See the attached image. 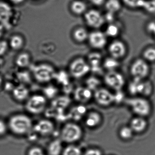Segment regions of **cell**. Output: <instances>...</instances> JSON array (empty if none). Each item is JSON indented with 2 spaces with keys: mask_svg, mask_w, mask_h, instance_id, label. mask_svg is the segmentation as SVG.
Here are the masks:
<instances>
[{
  "mask_svg": "<svg viewBox=\"0 0 155 155\" xmlns=\"http://www.w3.org/2000/svg\"><path fill=\"white\" fill-rule=\"evenodd\" d=\"M145 0H123L125 5L132 8H142Z\"/></svg>",
  "mask_w": 155,
  "mask_h": 155,
  "instance_id": "36",
  "label": "cell"
},
{
  "mask_svg": "<svg viewBox=\"0 0 155 155\" xmlns=\"http://www.w3.org/2000/svg\"><path fill=\"white\" fill-rule=\"evenodd\" d=\"M90 71V67L87 61L81 58L74 60L71 63L69 68L70 75L76 79L83 78Z\"/></svg>",
  "mask_w": 155,
  "mask_h": 155,
  "instance_id": "7",
  "label": "cell"
},
{
  "mask_svg": "<svg viewBox=\"0 0 155 155\" xmlns=\"http://www.w3.org/2000/svg\"><path fill=\"white\" fill-rule=\"evenodd\" d=\"M61 155H82L81 149L78 146L69 144L63 148Z\"/></svg>",
  "mask_w": 155,
  "mask_h": 155,
  "instance_id": "31",
  "label": "cell"
},
{
  "mask_svg": "<svg viewBox=\"0 0 155 155\" xmlns=\"http://www.w3.org/2000/svg\"><path fill=\"white\" fill-rule=\"evenodd\" d=\"M69 73L64 71L61 70L57 71L54 81H55L58 84L66 87L69 85Z\"/></svg>",
  "mask_w": 155,
  "mask_h": 155,
  "instance_id": "25",
  "label": "cell"
},
{
  "mask_svg": "<svg viewBox=\"0 0 155 155\" xmlns=\"http://www.w3.org/2000/svg\"><path fill=\"white\" fill-rule=\"evenodd\" d=\"M31 62V57L27 52H22L18 55L15 59V64L21 69H26L29 67Z\"/></svg>",
  "mask_w": 155,
  "mask_h": 155,
  "instance_id": "21",
  "label": "cell"
},
{
  "mask_svg": "<svg viewBox=\"0 0 155 155\" xmlns=\"http://www.w3.org/2000/svg\"><path fill=\"white\" fill-rule=\"evenodd\" d=\"M9 46V43L6 41H0V57H2L6 54L8 48Z\"/></svg>",
  "mask_w": 155,
  "mask_h": 155,
  "instance_id": "41",
  "label": "cell"
},
{
  "mask_svg": "<svg viewBox=\"0 0 155 155\" xmlns=\"http://www.w3.org/2000/svg\"><path fill=\"white\" fill-rule=\"evenodd\" d=\"M88 40L92 48L99 49L106 46L107 42V36L105 33L99 31H96L90 33Z\"/></svg>",
  "mask_w": 155,
  "mask_h": 155,
  "instance_id": "14",
  "label": "cell"
},
{
  "mask_svg": "<svg viewBox=\"0 0 155 155\" xmlns=\"http://www.w3.org/2000/svg\"><path fill=\"white\" fill-rule=\"evenodd\" d=\"M125 98L124 93L121 90L116 91V93L114 94V103H120Z\"/></svg>",
  "mask_w": 155,
  "mask_h": 155,
  "instance_id": "40",
  "label": "cell"
},
{
  "mask_svg": "<svg viewBox=\"0 0 155 155\" xmlns=\"http://www.w3.org/2000/svg\"><path fill=\"white\" fill-rule=\"evenodd\" d=\"M63 142L59 138H56L50 141L47 146L48 155H61L63 148Z\"/></svg>",
  "mask_w": 155,
  "mask_h": 155,
  "instance_id": "18",
  "label": "cell"
},
{
  "mask_svg": "<svg viewBox=\"0 0 155 155\" xmlns=\"http://www.w3.org/2000/svg\"><path fill=\"white\" fill-rule=\"evenodd\" d=\"M85 20L88 26L94 28H99L102 27L105 21L104 16L98 11L90 10L85 13Z\"/></svg>",
  "mask_w": 155,
  "mask_h": 155,
  "instance_id": "11",
  "label": "cell"
},
{
  "mask_svg": "<svg viewBox=\"0 0 155 155\" xmlns=\"http://www.w3.org/2000/svg\"><path fill=\"white\" fill-rule=\"evenodd\" d=\"M24 105L29 115H41L45 113L48 109V100L42 93H35L31 95Z\"/></svg>",
  "mask_w": 155,
  "mask_h": 155,
  "instance_id": "3",
  "label": "cell"
},
{
  "mask_svg": "<svg viewBox=\"0 0 155 155\" xmlns=\"http://www.w3.org/2000/svg\"><path fill=\"white\" fill-rule=\"evenodd\" d=\"M42 94L46 97L48 100H53L58 97V89L56 86L50 83L45 85V87L43 88Z\"/></svg>",
  "mask_w": 155,
  "mask_h": 155,
  "instance_id": "24",
  "label": "cell"
},
{
  "mask_svg": "<svg viewBox=\"0 0 155 155\" xmlns=\"http://www.w3.org/2000/svg\"><path fill=\"white\" fill-rule=\"evenodd\" d=\"M142 8L149 13L155 12V0H145Z\"/></svg>",
  "mask_w": 155,
  "mask_h": 155,
  "instance_id": "38",
  "label": "cell"
},
{
  "mask_svg": "<svg viewBox=\"0 0 155 155\" xmlns=\"http://www.w3.org/2000/svg\"><path fill=\"white\" fill-rule=\"evenodd\" d=\"M134 133V131L129 126L122 127L119 131L120 137L125 140H129L132 138Z\"/></svg>",
  "mask_w": 155,
  "mask_h": 155,
  "instance_id": "32",
  "label": "cell"
},
{
  "mask_svg": "<svg viewBox=\"0 0 155 155\" xmlns=\"http://www.w3.org/2000/svg\"><path fill=\"white\" fill-rule=\"evenodd\" d=\"M93 97L96 102L102 107H109L114 103V93L105 88L100 87L94 91Z\"/></svg>",
  "mask_w": 155,
  "mask_h": 155,
  "instance_id": "10",
  "label": "cell"
},
{
  "mask_svg": "<svg viewBox=\"0 0 155 155\" xmlns=\"http://www.w3.org/2000/svg\"><path fill=\"white\" fill-rule=\"evenodd\" d=\"M154 36H155V34H154Z\"/></svg>",
  "mask_w": 155,
  "mask_h": 155,
  "instance_id": "49",
  "label": "cell"
},
{
  "mask_svg": "<svg viewBox=\"0 0 155 155\" xmlns=\"http://www.w3.org/2000/svg\"><path fill=\"white\" fill-rule=\"evenodd\" d=\"M16 79L18 84H23L28 86L33 79L31 72L28 71L25 69H21V71L17 73Z\"/></svg>",
  "mask_w": 155,
  "mask_h": 155,
  "instance_id": "22",
  "label": "cell"
},
{
  "mask_svg": "<svg viewBox=\"0 0 155 155\" xmlns=\"http://www.w3.org/2000/svg\"><path fill=\"white\" fill-rule=\"evenodd\" d=\"M104 18L105 22H108L109 24L114 23L115 19V14L107 12L106 15L104 16Z\"/></svg>",
  "mask_w": 155,
  "mask_h": 155,
  "instance_id": "43",
  "label": "cell"
},
{
  "mask_svg": "<svg viewBox=\"0 0 155 155\" xmlns=\"http://www.w3.org/2000/svg\"><path fill=\"white\" fill-rule=\"evenodd\" d=\"M57 71L50 64L41 63L34 65L31 72L33 80L40 84L46 85L54 81Z\"/></svg>",
  "mask_w": 155,
  "mask_h": 155,
  "instance_id": "2",
  "label": "cell"
},
{
  "mask_svg": "<svg viewBox=\"0 0 155 155\" xmlns=\"http://www.w3.org/2000/svg\"><path fill=\"white\" fill-rule=\"evenodd\" d=\"M120 63L118 59L112 57L106 58L103 62V66L108 71H115L119 67Z\"/></svg>",
  "mask_w": 155,
  "mask_h": 155,
  "instance_id": "30",
  "label": "cell"
},
{
  "mask_svg": "<svg viewBox=\"0 0 155 155\" xmlns=\"http://www.w3.org/2000/svg\"><path fill=\"white\" fill-rule=\"evenodd\" d=\"M143 58L147 62H153L155 61V48H150L147 49L143 52Z\"/></svg>",
  "mask_w": 155,
  "mask_h": 155,
  "instance_id": "35",
  "label": "cell"
},
{
  "mask_svg": "<svg viewBox=\"0 0 155 155\" xmlns=\"http://www.w3.org/2000/svg\"><path fill=\"white\" fill-rule=\"evenodd\" d=\"M119 28L118 26L114 23L109 24L105 31V34L107 37L114 38L118 36L120 33Z\"/></svg>",
  "mask_w": 155,
  "mask_h": 155,
  "instance_id": "33",
  "label": "cell"
},
{
  "mask_svg": "<svg viewBox=\"0 0 155 155\" xmlns=\"http://www.w3.org/2000/svg\"><path fill=\"white\" fill-rule=\"evenodd\" d=\"M101 82L96 77L89 78L86 81V87L92 91H95L100 87Z\"/></svg>",
  "mask_w": 155,
  "mask_h": 155,
  "instance_id": "34",
  "label": "cell"
},
{
  "mask_svg": "<svg viewBox=\"0 0 155 155\" xmlns=\"http://www.w3.org/2000/svg\"><path fill=\"white\" fill-rule=\"evenodd\" d=\"M105 8L108 12L117 13L121 8V4L119 0H107L105 3Z\"/></svg>",
  "mask_w": 155,
  "mask_h": 155,
  "instance_id": "29",
  "label": "cell"
},
{
  "mask_svg": "<svg viewBox=\"0 0 155 155\" xmlns=\"http://www.w3.org/2000/svg\"><path fill=\"white\" fill-rule=\"evenodd\" d=\"M83 155H102V153L98 149L90 148L85 151Z\"/></svg>",
  "mask_w": 155,
  "mask_h": 155,
  "instance_id": "42",
  "label": "cell"
},
{
  "mask_svg": "<svg viewBox=\"0 0 155 155\" xmlns=\"http://www.w3.org/2000/svg\"><path fill=\"white\" fill-rule=\"evenodd\" d=\"M127 102L136 116L146 118L152 112V105L147 98L137 96L128 100Z\"/></svg>",
  "mask_w": 155,
  "mask_h": 155,
  "instance_id": "5",
  "label": "cell"
},
{
  "mask_svg": "<svg viewBox=\"0 0 155 155\" xmlns=\"http://www.w3.org/2000/svg\"><path fill=\"white\" fill-rule=\"evenodd\" d=\"M102 118L101 115L97 111H91L86 115L85 117V125L89 128L97 127L101 123Z\"/></svg>",
  "mask_w": 155,
  "mask_h": 155,
  "instance_id": "19",
  "label": "cell"
},
{
  "mask_svg": "<svg viewBox=\"0 0 155 155\" xmlns=\"http://www.w3.org/2000/svg\"><path fill=\"white\" fill-rule=\"evenodd\" d=\"M4 27L2 25L0 24V38L2 37L3 34V31H4Z\"/></svg>",
  "mask_w": 155,
  "mask_h": 155,
  "instance_id": "48",
  "label": "cell"
},
{
  "mask_svg": "<svg viewBox=\"0 0 155 155\" xmlns=\"http://www.w3.org/2000/svg\"><path fill=\"white\" fill-rule=\"evenodd\" d=\"M4 84V80L3 77L0 75V90L3 87Z\"/></svg>",
  "mask_w": 155,
  "mask_h": 155,
  "instance_id": "47",
  "label": "cell"
},
{
  "mask_svg": "<svg viewBox=\"0 0 155 155\" xmlns=\"http://www.w3.org/2000/svg\"><path fill=\"white\" fill-rule=\"evenodd\" d=\"M7 121L9 131L16 137H27L33 130L34 122L28 113H14Z\"/></svg>",
  "mask_w": 155,
  "mask_h": 155,
  "instance_id": "1",
  "label": "cell"
},
{
  "mask_svg": "<svg viewBox=\"0 0 155 155\" xmlns=\"http://www.w3.org/2000/svg\"><path fill=\"white\" fill-rule=\"evenodd\" d=\"M88 31L83 28L76 29L73 33V37L75 41L78 42H83L88 40L89 37Z\"/></svg>",
  "mask_w": 155,
  "mask_h": 155,
  "instance_id": "28",
  "label": "cell"
},
{
  "mask_svg": "<svg viewBox=\"0 0 155 155\" xmlns=\"http://www.w3.org/2000/svg\"><path fill=\"white\" fill-rule=\"evenodd\" d=\"M108 50L110 57L118 60L125 56L127 48L123 42L119 40H115L110 44Z\"/></svg>",
  "mask_w": 155,
  "mask_h": 155,
  "instance_id": "16",
  "label": "cell"
},
{
  "mask_svg": "<svg viewBox=\"0 0 155 155\" xmlns=\"http://www.w3.org/2000/svg\"><path fill=\"white\" fill-rule=\"evenodd\" d=\"M130 73L133 79H146L150 73V68L148 62L144 59H137L131 64Z\"/></svg>",
  "mask_w": 155,
  "mask_h": 155,
  "instance_id": "6",
  "label": "cell"
},
{
  "mask_svg": "<svg viewBox=\"0 0 155 155\" xmlns=\"http://www.w3.org/2000/svg\"><path fill=\"white\" fill-rule=\"evenodd\" d=\"M87 113V108L83 104L74 106L69 112V117L73 120H79L83 118Z\"/></svg>",
  "mask_w": 155,
  "mask_h": 155,
  "instance_id": "20",
  "label": "cell"
},
{
  "mask_svg": "<svg viewBox=\"0 0 155 155\" xmlns=\"http://www.w3.org/2000/svg\"><path fill=\"white\" fill-rule=\"evenodd\" d=\"M33 130L39 137H48L54 134L56 127L53 120L49 118H45L34 123Z\"/></svg>",
  "mask_w": 155,
  "mask_h": 155,
  "instance_id": "8",
  "label": "cell"
},
{
  "mask_svg": "<svg viewBox=\"0 0 155 155\" xmlns=\"http://www.w3.org/2000/svg\"><path fill=\"white\" fill-rule=\"evenodd\" d=\"M9 1L15 5H19L23 3L25 0H9Z\"/></svg>",
  "mask_w": 155,
  "mask_h": 155,
  "instance_id": "46",
  "label": "cell"
},
{
  "mask_svg": "<svg viewBox=\"0 0 155 155\" xmlns=\"http://www.w3.org/2000/svg\"><path fill=\"white\" fill-rule=\"evenodd\" d=\"M9 132L7 120L0 118V137H4Z\"/></svg>",
  "mask_w": 155,
  "mask_h": 155,
  "instance_id": "39",
  "label": "cell"
},
{
  "mask_svg": "<svg viewBox=\"0 0 155 155\" xmlns=\"http://www.w3.org/2000/svg\"><path fill=\"white\" fill-rule=\"evenodd\" d=\"M13 9L7 2H0V24L4 28L11 27L10 21L13 17Z\"/></svg>",
  "mask_w": 155,
  "mask_h": 155,
  "instance_id": "12",
  "label": "cell"
},
{
  "mask_svg": "<svg viewBox=\"0 0 155 155\" xmlns=\"http://www.w3.org/2000/svg\"><path fill=\"white\" fill-rule=\"evenodd\" d=\"M83 130L81 127L75 122L66 123L61 128L59 138L61 141L68 144H72L81 139Z\"/></svg>",
  "mask_w": 155,
  "mask_h": 155,
  "instance_id": "4",
  "label": "cell"
},
{
  "mask_svg": "<svg viewBox=\"0 0 155 155\" xmlns=\"http://www.w3.org/2000/svg\"><path fill=\"white\" fill-rule=\"evenodd\" d=\"M24 44V39L19 35H14L12 36L9 42V45L11 48L15 51L19 50L22 48Z\"/></svg>",
  "mask_w": 155,
  "mask_h": 155,
  "instance_id": "27",
  "label": "cell"
},
{
  "mask_svg": "<svg viewBox=\"0 0 155 155\" xmlns=\"http://www.w3.org/2000/svg\"><path fill=\"white\" fill-rule=\"evenodd\" d=\"M147 29L149 33L154 35L155 33V22H150L147 26Z\"/></svg>",
  "mask_w": 155,
  "mask_h": 155,
  "instance_id": "44",
  "label": "cell"
},
{
  "mask_svg": "<svg viewBox=\"0 0 155 155\" xmlns=\"http://www.w3.org/2000/svg\"><path fill=\"white\" fill-rule=\"evenodd\" d=\"M129 126L134 133H142L147 128L148 122L146 118L136 116L131 120Z\"/></svg>",
  "mask_w": 155,
  "mask_h": 155,
  "instance_id": "17",
  "label": "cell"
},
{
  "mask_svg": "<svg viewBox=\"0 0 155 155\" xmlns=\"http://www.w3.org/2000/svg\"><path fill=\"white\" fill-rule=\"evenodd\" d=\"M102 58L100 54L98 53H92L88 56V61H87L91 68V70L97 71L100 68Z\"/></svg>",
  "mask_w": 155,
  "mask_h": 155,
  "instance_id": "23",
  "label": "cell"
},
{
  "mask_svg": "<svg viewBox=\"0 0 155 155\" xmlns=\"http://www.w3.org/2000/svg\"><path fill=\"white\" fill-rule=\"evenodd\" d=\"M104 81L108 87L115 91L121 90L125 84L124 76L117 71H108L104 76Z\"/></svg>",
  "mask_w": 155,
  "mask_h": 155,
  "instance_id": "9",
  "label": "cell"
},
{
  "mask_svg": "<svg viewBox=\"0 0 155 155\" xmlns=\"http://www.w3.org/2000/svg\"><path fill=\"white\" fill-rule=\"evenodd\" d=\"M74 100L81 104L88 102L93 97V91L86 87L76 88L73 92Z\"/></svg>",
  "mask_w": 155,
  "mask_h": 155,
  "instance_id": "15",
  "label": "cell"
},
{
  "mask_svg": "<svg viewBox=\"0 0 155 155\" xmlns=\"http://www.w3.org/2000/svg\"><path fill=\"white\" fill-rule=\"evenodd\" d=\"M27 155H45L43 149L38 146H33L28 150Z\"/></svg>",
  "mask_w": 155,
  "mask_h": 155,
  "instance_id": "37",
  "label": "cell"
},
{
  "mask_svg": "<svg viewBox=\"0 0 155 155\" xmlns=\"http://www.w3.org/2000/svg\"><path fill=\"white\" fill-rule=\"evenodd\" d=\"M87 8V5L85 2L79 0L74 1L71 5V11L76 15H81L86 13Z\"/></svg>",
  "mask_w": 155,
  "mask_h": 155,
  "instance_id": "26",
  "label": "cell"
},
{
  "mask_svg": "<svg viewBox=\"0 0 155 155\" xmlns=\"http://www.w3.org/2000/svg\"><path fill=\"white\" fill-rule=\"evenodd\" d=\"M105 1V0H90V1L96 6H100L102 5Z\"/></svg>",
  "mask_w": 155,
  "mask_h": 155,
  "instance_id": "45",
  "label": "cell"
},
{
  "mask_svg": "<svg viewBox=\"0 0 155 155\" xmlns=\"http://www.w3.org/2000/svg\"><path fill=\"white\" fill-rule=\"evenodd\" d=\"M11 93L13 99L20 103H25L31 95L28 86L21 84L15 85Z\"/></svg>",
  "mask_w": 155,
  "mask_h": 155,
  "instance_id": "13",
  "label": "cell"
}]
</instances>
